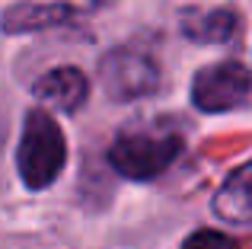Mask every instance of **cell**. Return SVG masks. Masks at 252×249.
Wrapping results in <instances>:
<instances>
[{
  "label": "cell",
  "instance_id": "ba28073f",
  "mask_svg": "<svg viewBox=\"0 0 252 249\" xmlns=\"http://www.w3.org/2000/svg\"><path fill=\"white\" fill-rule=\"evenodd\" d=\"M233 26H236L233 13H211V16H198L189 26V35L198 42H223V38H230Z\"/></svg>",
  "mask_w": 252,
  "mask_h": 249
},
{
  "label": "cell",
  "instance_id": "277c9868",
  "mask_svg": "<svg viewBox=\"0 0 252 249\" xmlns=\"http://www.w3.org/2000/svg\"><path fill=\"white\" fill-rule=\"evenodd\" d=\"M102 87L115 99H134L157 90V67L150 58L131 51H112L102 61Z\"/></svg>",
  "mask_w": 252,
  "mask_h": 249
},
{
  "label": "cell",
  "instance_id": "8992f818",
  "mask_svg": "<svg viewBox=\"0 0 252 249\" xmlns=\"http://www.w3.org/2000/svg\"><path fill=\"white\" fill-rule=\"evenodd\" d=\"M214 214L233 227H252V160L223 179L214 195Z\"/></svg>",
  "mask_w": 252,
  "mask_h": 249
},
{
  "label": "cell",
  "instance_id": "9c48e42d",
  "mask_svg": "<svg viewBox=\"0 0 252 249\" xmlns=\"http://www.w3.org/2000/svg\"><path fill=\"white\" fill-rule=\"evenodd\" d=\"M182 249H240V243L223 237V233H217V230H198L185 240Z\"/></svg>",
  "mask_w": 252,
  "mask_h": 249
},
{
  "label": "cell",
  "instance_id": "6da1fadb",
  "mask_svg": "<svg viewBox=\"0 0 252 249\" xmlns=\"http://www.w3.org/2000/svg\"><path fill=\"white\" fill-rule=\"evenodd\" d=\"M67 163V144H64L61 124L51 119L48 109H32L23 122L16 147V169L29 188H48L61 176Z\"/></svg>",
  "mask_w": 252,
  "mask_h": 249
},
{
  "label": "cell",
  "instance_id": "5b68a950",
  "mask_svg": "<svg viewBox=\"0 0 252 249\" xmlns=\"http://www.w3.org/2000/svg\"><path fill=\"white\" fill-rule=\"evenodd\" d=\"M90 96L83 70L77 67H55L35 83V99L45 109H61V112H77Z\"/></svg>",
  "mask_w": 252,
  "mask_h": 249
},
{
  "label": "cell",
  "instance_id": "3957f363",
  "mask_svg": "<svg viewBox=\"0 0 252 249\" xmlns=\"http://www.w3.org/2000/svg\"><path fill=\"white\" fill-rule=\"evenodd\" d=\"M252 93V74L240 61L208 64L191 80V102L204 112H230Z\"/></svg>",
  "mask_w": 252,
  "mask_h": 249
},
{
  "label": "cell",
  "instance_id": "7a4b0ae2",
  "mask_svg": "<svg viewBox=\"0 0 252 249\" xmlns=\"http://www.w3.org/2000/svg\"><path fill=\"white\" fill-rule=\"evenodd\" d=\"M182 154V134L172 128H134L115 137L109 150L112 166L128 179H157Z\"/></svg>",
  "mask_w": 252,
  "mask_h": 249
},
{
  "label": "cell",
  "instance_id": "52a82bcc",
  "mask_svg": "<svg viewBox=\"0 0 252 249\" xmlns=\"http://www.w3.org/2000/svg\"><path fill=\"white\" fill-rule=\"evenodd\" d=\"M70 13L74 10L67 3H16L3 13L0 26L6 32H38L70 19Z\"/></svg>",
  "mask_w": 252,
  "mask_h": 249
}]
</instances>
